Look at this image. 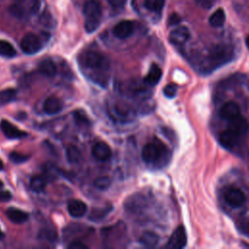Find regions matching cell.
Returning a JSON list of instances; mask_svg holds the SVG:
<instances>
[{
	"mask_svg": "<svg viewBox=\"0 0 249 249\" xmlns=\"http://www.w3.org/2000/svg\"><path fill=\"white\" fill-rule=\"evenodd\" d=\"M80 63L89 72V78L102 87L106 86L109 77V60L97 51H88L81 54Z\"/></svg>",
	"mask_w": 249,
	"mask_h": 249,
	"instance_id": "1",
	"label": "cell"
},
{
	"mask_svg": "<svg viewBox=\"0 0 249 249\" xmlns=\"http://www.w3.org/2000/svg\"><path fill=\"white\" fill-rule=\"evenodd\" d=\"M168 155L169 153L166 146L159 139H155L153 142L146 144L141 153L143 160L148 164L166 162Z\"/></svg>",
	"mask_w": 249,
	"mask_h": 249,
	"instance_id": "2",
	"label": "cell"
},
{
	"mask_svg": "<svg viewBox=\"0 0 249 249\" xmlns=\"http://www.w3.org/2000/svg\"><path fill=\"white\" fill-rule=\"evenodd\" d=\"M83 13L85 16V29L88 33H92L100 24L101 5L97 0H88L84 5Z\"/></svg>",
	"mask_w": 249,
	"mask_h": 249,
	"instance_id": "3",
	"label": "cell"
},
{
	"mask_svg": "<svg viewBox=\"0 0 249 249\" xmlns=\"http://www.w3.org/2000/svg\"><path fill=\"white\" fill-rule=\"evenodd\" d=\"M232 55V50L228 45H217L210 51L209 58L216 66L227 63Z\"/></svg>",
	"mask_w": 249,
	"mask_h": 249,
	"instance_id": "4",
	"label": "cell"
},
{
	"mask_svg": "<svg viewBox=\"0 0 249 249\" xmlns=\"http://www.w3.org/2000/svg\"><path fill=\"white\" fill-rule=\"evenodd\" d=\"M19 45H20L21 51L24 53L33 54L38 53L41 50L42 41L37 35L33 33H27L21 38Z\"/></svg>",
	"mask_w": 249,
	"mask_h": 249,
	"instance_id": "5",
	"label": "cell"
},
{
	"mask_svg": "<svg viewBox=\"0 0 249 249\" xmlns=\"http://www.w3.org/2000/svg\"><path fill=\"white\" fill-rule=\"evenodd\" d=\"M225 199H226V202L230 206H231L233 208H237V207L242 206L245 203L246 196H245V194L241 190L232 188V189H230L227 191V193L225 195Z\"/></svg>",
	"mask_w": 249,
	"mask_h": 249,
	"instance_id": "6",
	"label": "cell"
},
{
	"mask_svg": "<svg viewBox=\"0 0 249 249\" xmlns=\"http://www.w3.org/2000/svg\"><path fill=\"white\" fill-rule=\"evenodd\" d=\"M186 243H187L186 231H185L184 227L180 226L173 231V233L171 234V236L168 239L166 246L168 248H172V249H181V248L185 247Z\"/></svg>",
	"mask_w": 249,
	"mask_h": 249,
	"instance_id": "7",
	"label": "cell"
},
{
	"mask_svg": "<svg viewBox=\"0 0 249 249\" xmlns=\"http://www.w3.org/2000/svg\"><path fill=\"white\" fill-rule=\"evenodd\" d=\"M242 137L235 132L233 129L228 127L226 130H224L220 136H219V141L220 144L225 147V148H232L238 144Z\"/></svg>",
	"mask_w": 249,
	"mask_h": 249,
	"instance_id": "8",
	"label": "cell"
},
{
	"mask_svg": "<svg viewBox=\"0 0 249 249\" xmlns=\"http://www.w3.org/2000/svg\"><path fill=\"white\" fill-rule=\"evenodd\" d=\"M134 30V24L130 20H122L113 27V34L119 39L129 37Z\"/></svg>",
	"mask_w": 249,
	"mask_h": 249,
	"instance_id": "9",
	"label": "cell"
},
{
	"mask_svg": "<svg viewBox=\"0 0 249 249\" xmlns=\"http://www.w3.org/2000/svg\"><path fill=\"white\" fill-rule=\"evenodd\" d=\"M219 114L222 119L230 122L240 115V108L237 103L233 101H229L221 107Z\"/></svg>",
	"mask_w": 249,
	"mask_h": 249,
	"instance_id": "10",
	"label": "cell"
},
{
	"mask_svg": "<svg viewBox=\"0 0 249 249\" xmlns=\"http://www.w3.org/2000/svg\"><path fill=\"white\" fill-rule=\"evenodd\" d=\"M190 38V31L185 26H180L173 29L169 34V41L175 46L185 44Z\"/></svg>",
	"mask_w": 249,
	"mask_h": 249,
	"instance_id": "11",
	"label": "cell"
},
{
	"mask_svg": "<svg viewBox=\"0 0 249 249\" xmlns=\"http://www.w3.org/2000/svg\"><path fill=\"white\" fill-rule=\"evenodd\" d=\"M92 157L100 161H104L108 160L111 156V149L105 142L99 141L95 143L91 148Z\"/></svg>",
	"mask_w": 249,
	"mask_h": 249,
	"instance_id": "12",
	"label": "cell"
},
{
	"mask_svg": "<svg viewBox=\"0 0 249 249\" xmlns=\"http://www.w3.org/2000/svg\"><path fill=\"white\" fill-rule=\"evenodd\" d=\"M1 128L3 133L6 135V137L10 139H17V138H21L23 136H26L25 131L20 130L19 128H18L16 125H14L7 120L1 121Z\"/></svg>",
	"mask_w": 249,
	"mask_h": 249,
	"instance_id": "13",
	"label": "cell"
},
{
	"mask_svg": "<svg viewBox=\"0 0 249 249\" xmlns=\"http://www.w3.org/2000/svg\"><path fill=\"white\" fill-rule=\"evenodd\" d=\"M62 101L56 96H49L43 104V110L48 115H54L62 110Z\"/></svg>",
	"mask_w": 249,
	"mask_h": 249,
	"instance_id": "14",
	"label": "cell"
},
{
	"mask_svg": "<svg viewBox=\"0 0 249 249\" xmlns=\"http://www.w3.org/2000/svg\"><path fill=\"white\" fill-rule=\"evenodd\" d=\"M69 214L74 218H80L84 216L88 210L87 204L80 199H70L67 204Z\"/></svg>",
	"mask_w": 249,
	"mask_h": 249,
	"instance_id": "15",
	"label": "cell"
},
{
	"mask_svg": "<svg viewBox=\"0 0 249 249\" xmlns=\"http://www.w3.org/2000/svg\"><path fill=\"white\" fill-rule=\"evenodd\" d=\"M229 127L233 129L235 132H237L241 137H243L247 132H248V129H249V124H248V122L247 120L239 115L237 116L236 118H234L233 120L230 121V124H229Z\"/></svg>",
	"mask_w": 249,
	"mask_h": 249,
	"instance_id": "16",
	"label": "cell"
},
{
	"mask_svg": "<svg viewBox=\"0 0 249 249\" xmlns=\"http://www.w3.org/2000/svg\"><path fill=\"white\" fill-rule=\"evenodd\" d=\"M161 75H162L161 69L157 64L154 63L151 65L148 74L145 76L144 83L148 86H155L160 82Z\"/></svg>",
	"mask_w": 249,
	"mask_h": 249,
	"instance_id": "17",
	"label": "cell"
},
{
	"mask_svg": "<svg viewBox=\"0 0 249 249\" xmlns=\"http://www.w3.org/2000/svg\"><path fill=\"white\" fill-rule=\"evenodd\" d=\"M6 215H7L8 219L15 224L24 223L28 220V217H29V215L26 212H24L20 209H18V208H14V207L8 208L6 211Z\"/></svg>",
	"mask_w": 249,
	"mask_h": 249,
	"instance_id": "18",
	"label": "cell"
},
{
	"mask_svg": "<svg viewBox=\"0 0 249 249\" xmlns=\"http://www.w3.org/2000/svg\"><path fill=\"white\" fill-rule=\"evenodd\" d=\"M38 69L40 71V73H42L43 75L47 76V77H53L55 74H56V71H57V68H56V65L54 64V62L50 59V58H46V59H43L40 63H39V66H38Z\"/></svg>",
	"mask_w": 249,
	"mask_h": 249,
	"instance_id": "19",
	"label": "cell"
},
{
	"mask_svg": "<svg viewBox=\"0 0 249 249\" xmlns=\"http://www.w3.org/2000/svg\"><path fill=\"white\" fill-rule=\"evenodd\" d=\"M139 241L146 247H154L159 242V235L154 231H144L140 236Z\"/></svg>",
	"mask_w": 249,
	"mask_h": 249,
	"instance_id": "20",
	"label": "cell"
},
{
	"mask_svg": "<svg viewBox=\"0 0 249 249\" xmlns=\"http://www.w3.org/2000/svg\"><path fill=\"white\" fill-rule=\"evenodd\" d=\"M47 186V178L43 175H35L30 180V189L33 192L41 193Z\"/></svg>",
	"mask_w": 249,
	"mask_h": 249,
	"instance_id": "21",
	"label": "cell"
},
{
	"mask_svg": "<svg viewBox=\"0 0 249 249\" xmlns=\"http://www.w3.org/2000/svg\"><path fill=\"white\" fill-rule=\"evenodd\" d=\"M226 20V15L223 9L216 10L209 18V23L213 27H220L225 23Z\"/></svg>",
	"mask_w": 249,
	"mask_h": 249,
	"instance_id": "22",
	"label": "cell"
},
{
	"mask_svg": "<svg viewBox=\"0 0 249 249\" xmlns=\"http://www.w3.org/2000/svg\"><path fill=\"white\" fill-rule=\"evenodd\" d=\"M66 157H67V160L69 162L77 163L81 160L82 154H81L79 148H77L74 145H69L68 148L66 149Z\"/></svg>",
	"mask_w": 249,
	"mask_h": 249,
	"instance_id": "23",
	"label": "cell"
},
{
	"mask_svg": "<svg viewBox=\"0 0 249 249\" xmlns=\"http://www.w3.org/2000/svg\"><path fill=\"white\" fill-rule=\"evenodd\" d=\"M17 53L16 49L8 41L0 40V55L5 57H13Z\"/></svg>",
	"mask_w": 249,
	"mask_h": 249,
	"instance_id": "24",
	"label": "cell"
},
{
	"mask_svg": "<svg viewBox=\"0 0 249 249\" xmlns=\"http://www.w3.org/2000/svg\"><path fill=\"white\" fill-rule=\"evenodd\" d=\"M17 95V90L15 89L9 88L0 90V104H7L12 102Z\"/></svg>",
	"mask_w": 249,
	"mask_h": 249,
	"instance_id": "25",
	"label": "cell"
},
{
	"mask_svg": "<svg viewBox=\"0 0 249 249\" xmlns=\"http://www.w3.org/2000/svg\"><path fill=\"white\" fill-rule=\"evenodd\" d=\"M165 0H144V6L152 12H160L164 6Z\"/></svg>",
	"mask_w": 249,
	"mask_h": 249,
	"instance_id": "26",
	"label": "cell"
},
{
	"mask_svg": "<svg viewBox=\"0 0 249 249\" xmlns=\"http://www.w3.org/2000/svg\"><path fill=\"white\" fill-rule=\"evenodd\" d=\"M113 110L117 113V115L121 118H127L131 114V110L126 104L124 103H117L114 105Z\"/></svg>",
	"mask_w": 249,
	"mask_h": 249,
	"instance_id": "27",
	"label": "cell"
},
{
	"mask_svg": "<svg viewBox=\"0 0 249 249\" xmlns=\"http://www.w3.org/2000/svg\"><path fill=\"white\" fill-rule=\"evenodd\" d=\"M93 185L96 189H98L100 191H105L110 187L111 179L108 176H100L94 180Z\"/></svg>",
	"mask_w": 249,
	"mask_h": 249,
	"instance_id": "28",
	"label": "cell"
},
{
	"mask_svg": "<svg viewBox=\"0 0 249 249\" xmlns=\"http://www.w3.org/2000/svg\"><path fill=\"white\" fill-rule=\"evenodd\" d=\"M111 210V207H103V208H97V209H93L91 211V214L89 216L90 220L92 221H98L103 219Z\"/></svg>",
	"mask_w": 249,
	"mask_h": 249,
	"instance_id": "29",
	"label": "cell"
},
{
	"mask_svg": "<svg viewBox=\"0 0 249 249\" xmlns=\"http://www.w3.org/2000/svg\"><path fill=\"white\" fill-rule=\"evenodd\" d=\"M177 89H178V88L175 84H168L163 89V94L168 98H172L176 95Z\"/></svg>",
	"mask_w": 249,
	"mask_h": 249,
	"instance_id": "30",
	"label": "cell"
},
{
	"mask_svg": "<svg viewBox=\"0 0 249 249\" xmlns=\"http://www.w3.org/2000/svg\"><path fill=\"white\" fill-rule=\"evenodd\" d=\"M28 158L29 157L27 155H23V154H20L18 152H13L10 154V160L15 163H21V162L27 160Z\"/></svg>",
	"mask_w": 249,
	"mask_h": 249,
	"instance_id": "31",
	"label": "cell"
},
{
	"mask_svg": "<svg viewBox=\"0 0 249 249\" xmlns=\"http://www.w3.org/2000/svg\"><path fill=\"white\" fill-rule=\"evenodd\" d=\"M196 2L204 9H210L214 5L215 0H196Z\"/></svg>",
	"mask_w": 249,
	"mask_h": 249,
	"instance_id": "32",
	"label": "cell"
},
{
	"mask_svg": "<svg viewBox=\"0 0 249 249\" xmlns=\"http://www.w3.org/2000/svg\"><path fill=\"white\" fill-rule=\"evenodd\" d=\"M69 249H87L88 246L85 245L83 242L81 241H72L69 245H68Z\"/></svg>",
	"mask_w": 249,
	"mask_h": 249,
	"instance_id": "33",
	"label": "cell"
},
{
	"mask_svg": "<svg viewBox=\"0 0 249 249\" xmlns=\"http://www.w3.org/2000/svg\"><path fill=\"white\" fill-rule=\"evenodd\" d=\"M126 0H108V3L114 8H121L125 4Z\"/></svg>",
	"mask_w": 249,
	"mask_h": 249,
	"instance_id": "34",
	"label": "cell"
},
{
	"mask_svg": "<svg viewBox=\"0 0 249 249\" xmlns=\"http://www.w3.org/2000/svg\"><path fill=\"white\" fill-rule=\"evenodd\" d=\"M12 195L9 191H0V201H7L11 199Z\"/></svg>",
	"mask_w": 249,
	"mask_h": 249,
	"instance_id": "35",
	"label": "cell"
},
{
	"mask_svg": "<svg viewBox=\"0 0 249 249\" xmlns=\"http://www.w3.org/2000/svg\"><path fill=\"white\" fill-rule=\"evenodd\" d=\"M180 21V18L176 15V14H173L170 16L169 18V24H176Z\"/></svg>",
	"mask_w": 249,
	"mask_h": 249,
	"instance_id": "36",
	"label": "cell"
},
{
	"mask_svg": "<svg viewBox=\"0 0 249 249\" xmlns=\"http://www.w3.org/2000/svg\"><path fill=\"white\" fill-rule=\"evenodd\" d=\"M246 45H247V47H248V49H249V35H248L247 38H246Z\"/></svg>",
	"mask_w": 249,
	"mask_h": 249,
	"instance_id": "37",
	"label": "cell"
},
{
	"mask_svg": "<svg viewBox=\"0 0 249 249\" xmlns=\"http://www.w3.org/2000/svg\"><path fill=\"white\" fill-rule=\"evenodd\" d=\"M4 236V233H3V231H1V229H0V238H2Z\"/></svg>",
	"mask_w": 249,
	"mask_h": 249,
	"instance_id": "38",
	"label": "cell"
},
{
	"mask_svg": "<svg viewBox=\"0 0 249 249\" xmlns=\"http://www.w3.org/2000/svg\"><path fill=\"white\" fill-rule=\"evenodd\" d=\"M3 168V162L1 161V160H0V170Z\"/></svg>",
	"mask_w": 249,
	"mask_h": 249,
	"instance_id": "39",
	"label": "cell"
},
{
	"mask_svg": "<svg viewBox=\"0 0 249 249\" xmlns=\"http://www.w3.org/2000/svg\"><path fill=\"white\" fill-rule=\"evenodd\" d=\"M2 187H3V183H2V181H0V191H1Z\"/></svg>",
	"mask_w": 249,
	"mask_h": 249,
	"instance_id": "40",
	"label": "cell"
},
{
	"mask_svg": "<svg viewBox=\"0 0 249 249\" xmlns=\"http://www.w3.org/2000/svg\"><path fill=\"white\" fill-rule=\"evenodd\" d=\"M17 3H20V2H22V1H25V0H15Z\"/></svg>",
	"mask_w": 249,
	"mask_h": 249,
	"instance_id": "41",
	"label": "cell"
}]
</instances>
